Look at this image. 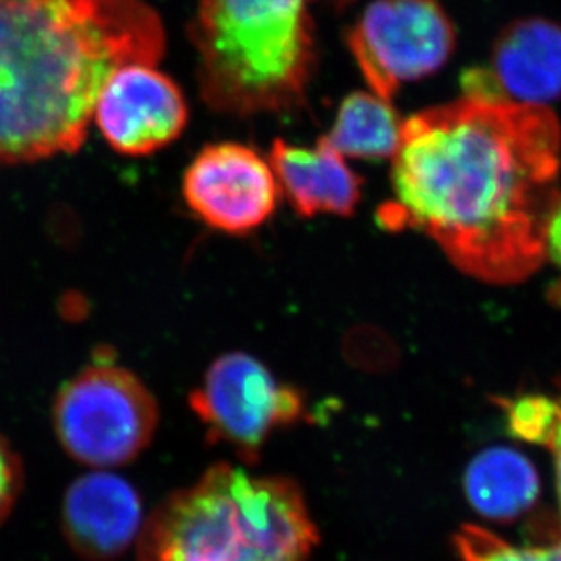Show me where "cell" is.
I'll use <instances>...</instances> for the list:
<instances>
[{"mask_svg": "<svg viewBox=\"0 0 561 561\" xmlns=\"http://www.w3.org/2000/svg\"><path fill=\"white\" fill-rule=\"evenodd\" d=\"M460 561H561V540L547 546H514L478 525H463L455 536Z\"/></svg>", "mask_w": 561, "mask_h": 561, "instance_id": "9a60e30c", "label": "cell"}, {"mask_svg": "<svg viewBox=\"0 0 561 561\" xmlns=\"http://www.w3.org/2000/svg\"><path fill=\"white\" fill-rule=\"evenodd\" d=\"M402 124L391 101L376 93H351L340 104L333 129L325 135L342 157L364 160L392 159L400 146Z\"/></svg>", "mask_w": 561, "mask_h": 561, "instance_id": "5bb4252c", "label": "cell"}, {"mask_svg": "<svg viewBox=\"0 0 561 561\" xmlns=\"http://www.w3.org/2000/svg\"><path fill=\"white\" fill-rule=\"evenodd\" d=\"M547 256H551L552 262L561 267V201L547 231Z\"/></svg>", "mask_w": 561, "mask_h": 561, "instance_id": "ac0fdd59", "label": "cell"}, {"mask_svg": "<svg viewBox=\"0 0 561 561\" xmlns=\"http://www.w3.org/2000/svg\"><path fill=\"white\" fill-rule=\"evenodd\" d=\"M560 164L551 107L467 93L402 124L378 220L427 234L478 280L516 284L547 259Z\"/></svg>", "mask_w": 561, "mask_h": 561, "instance_id": "6da1fadb", "label": "cell"}, {"mask_svg": "<svg viewBox=\"0 0 561 561\" xmlns=\"http://www.w3.org/2000/svg\"><path fill=\"white\" fill-rule=\"evenodd\" d=\"M469 95L547 106L561 96V26L524 19L503 30L488 71L466 75Z\"/></svg>", "mask_w": 561, "mask_h": 561, "instance_id": "30bf717a", "label": "cell"}, {"mask_svg": "<svg viewBox=\"0 0 561 561\" xmlns=\"http://www.w3.org/2000/svg\"><path fill=\"white\" fill-rule=\"evenodd\" d=\"M547 447H551L554 461H557V489H558V503H560L561 513V397L558 398V422L552 433L551 442Z\"/></svg>", "mask_w": 561, "mask_h": 561, "instance_id": "d6986e66", "label": "cell"}, {"mask_svg": "<svg viewBox=\"0 0 561 561\" xmlns=\"http://www.w3.org/2000/svg\"><path fill=\"white\" fill-rule=\"evenodd\" d=\"M503 411L511 435L529 444L549 445L558 422V398L522 394L503 400Z\"/></svg>", "mask_w": 561, "mask_h": 561, "instance_id": "2e32d148", "label": "cell"}, {"mask_svg": "<svg viewBox=\"0 0 561 561\" xmlns=\"http://www.w3.org/2000/svg\"><path fill=\"white\" fill-rule=\"evenodd\" d=\"M463 491L483 518L511 522L535 505L540 496V477L519 450L491 447L467 467Z\"/></svg>", "mask_w": 561, "mask_h": 561, "instance_id": "4fadbf2b", "label": "cell"}, {"mask_svg": "<svg viewBox=\"0 0 561 561\" xmlns=\"http://www.w3.org/2000/svg\"><path fill=\"white\" fill-rule=\"evenodd\" d=\"M24 471L15 450L8 439L0 435V524L10 516L21 496Z\"/></svg>", "mask_w": 561, "mask_h": 561, "instance_id": "e0dca14e", "label": "cell"}, {"mask_svg": "<svg viewBox=\"0 0 561 561\" xmlns=\"http://www.w3.org/2000/svg\"><path fill=\"white\" fill-rule=\"evenodd\" d=\"M271 165L300 217H350L360 202L362 176L345 164L344 157L325 138L312 149L275 140Z\"/></svg>", "mask_w": 561, "mask_h": 561, "instance_id": "7c38bea8", "label": "cell"}, {"mask_svg": "<svg viewBox=\"0 0 561 561\" xmlns=\"http://www.w3.org/2000/svg\"><path fill=\"white\" fill-rule=\"evenodd\" d=\"M190 405L215 444H226L254 463L282 425L302 416V394L282 386L270 369L248 353H228L213 362Z\"/></svg>", "mask_w": 561, "mask_h": 561, "instance_id": "8992f818", "label": "cell"}, {"mask_svg": "<svg viewBox=\"0 0 561 561\" xmlns=\"http://www.w3.org/2000/svg\"><path fill=\"white\" fill-rule=\"evenodd\" d=\"M164 54L144 0H0V168L79 151L107 79Z\"/></svg>", "mask_w": 561, "mask_h": 561, "instance_id": "7a4b0ae2", "label": "cell"}, {"mask_svg": "<svg viewBox=\"0 0 561 561\" xmlns=\"http://www.w3.org/2000/svg\"><path fill=\"white\" fill-rule=\"evenodd\" d=\"M187 33L213 112L250 117L302 101L314 64L308 0H201Z\"/></svg>", "mask_w": 561, "mask_h": 561, "instance_id": "277c9868", "label": "cell"}, {"mask_svg": "<svg viewBox=\"0 0 561 561\" xmlns=\"http://www.w3.org/2000/svg\"><path fill=\"white\" fill-rule=\"evenodd\" d=\"M93 118L113 151L148 157L181 137L190 107L175 80L157 66L127 64L107 79Z\"/></svg>", "mask_w": 561, "mask_h": 561, "instance_id": "9c48e42d", "label": "cell"}, {"mask_svg": "<svg viewBox=\"0 0 561 561\" xmlns=\"http://www.w3.org/2000/svg\"><path fill=\"white\" fill-rule=\"evenodd\" d=\"M54 424L73 460L91 469H113L148 449L159 427V405L135 373L113 362H95L60 387Z\"/></svg>", "mask_w": 561, "mask_h": 561, "instance_id": "5b68a950", "label": "cell"}, {"mask_svg": "<svg viewBox=\"0 0 561 561\" xmlns=\"http://www.w3.org/2000/svg\"><path fill=\"white\" fill-rule=\"evenodd\" d=\"M142 500L131 483L95 469L77 478L64 496L62 530L88 561H113L135 546L144 527Z\"/></svg>", "mask_w": 561, "mask_h": 561, "instance_id": "8fae6325", "label": "cell"}, {"mask_svg": "<svg viewBox=\"0 0 561 561\" xmlns=\"http://www.w3.org/2000/svg\"><path fill=\"white\" fill-rule=\"evenodd\" d=\"M340 2H350V0H340Z\"/></svg>", "mask_w": 561, "mask_h": 561, "instance_id": "ffe728a7", "label": "cell"}, {"mask_svg": "<svg viewBox=\"0 0 561 561\" xmlns=\"http://www.w3.org/2000/svg\"><path fill=\"white\" fill-rule=\"evenodd\" d=\"M455 43V27L436 0H375L347 37L367 84L386 101L405 82L436 73Z\"/></svg>", "mask_w": 561, "mask_h": 561, "instance_id": "52a82bcc", "label": "cell"}, {"mask_svg": "<svg viewBox=\"0 0 561 561\" xmlns=\"http://www.w3.org/2000/svg\"><path fill=\"white\" fill-rule=\"evenodd\" d=\"M184 201L209 228L248 234L275 213L280 184L275 171L244 144H211L191 162L182 181Z\"/></svg>", "mask_w": 561, "mask_h": 561, "instance_id": "ba28073f", "label": "cell"}, {"mask_svg": "<svg viewBox=\"0 0 561 561\" xmlns=\"http://www.w3.org/2000/svg\"><path fill=\"white\" fill-rule=\"evenodd\" d=\"M317 525L297 483L217 463L144 522L138 561H308Z\"/></svg>", "mask_w": 561, "mask_h": 561, "instance_id": "3957f363", "label": "cell"}]
</instances>
